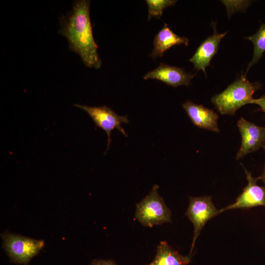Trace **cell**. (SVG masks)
<instances>
[{
  "label": "cell",
  "instance_id": "1",
  "mask_svg": "<svg viewBox=\"0 0 265 265\" xmlns=\"http://www.w3.org/2000/svg\"><path fill=\"white\" fill-rule=\"evenodd\" d=\"M90 0L74 2L71 11L61 22L60 34L67 40L70 50L88 67L100 69L102 61L94 39L90 17Z\"/></svg>",
  "mask_w": 265,
  "mask_h": 265
},
{
  "label": "cell",
  "instance_id": "2",
  "mask_svg": "<svg viewBox=\"0 0 265 265\" xmlns=\"http://www.w3.org/2000/svg\"><path fill=\"white\" fill-rule=\"evenodd\" d=\"M258 82H250L242 76L223 92L211 99V102L221 114L234 115L243 106L249 104L253 94L261 88Z\"/></svg>",
  "mask_w": 265,
  "mask_h": 265
},
{
  "label": "cell",
  "instance_id": "3",
  "mask_svg": "<svg viewBox=\"0 0 265 265\" xmlns=\"http://www.w3.org/2000/svg\"><path fill=\"white\" fill-rule=\"evenodd\" d=\"M159 188L158 185H154L149 193L136 205L135 218L144 227L172 222L171 211L159 195Z\"/></svg>",
  "mask_w": 265,
  "mask_h": 265
},
{
  "label": "cell",
  "instance_id": "4",
  "mask_svg": "<svg viewBox=\"0 0 265 265\" xmlns=\"http://www.w3.org/2000/svg\"><path fill=\"white\" fill-rule=\"evenodd\" d=\"M3 247L11 261L26 265L44 245L42 240H37L19 235L5 233L2 235Z\"/></svg>",
  "mask_w": 265,
  "mask_h": 265
},
{
  "label": "cell",
  "instance_id": "5",
  "mask_svg": "<svg viewBox=\"0 0 265 265\" xmlns=\"http://www.w3.org/2000/svg\"><path fill=\"white\" fill-rule=\"evenodd\" d=\"M219 213V210L214 206L212 196L189 197V205L186 215L194 226L193 237L189 254H192L196 240L207 222Z\"/></svg>",
  "mask_w": 265,
  "mask_h": 265
},
{
  "label": "cell",
  "instance_id": "6",
  "mask_svg": "<svg viewBox=\"0 0 265 265\" xmlns=\"http://www.w3.org/2000/svg\"><path fill=\"white\" fill-rule=\"evenodd\" d=\"M74 106L86 112L95 125L106 132L107 135V145L105 153L108 150L110 144V133L112 130L117 129L121 133L127 136L125 130L121 127L122 123L129 122L127 116L118 115L112 109L106 106H90L74 104Z\"/></svg>",
  "mask_w": 265,
  "mask_h": 265
},
{
  "label": "cell",
  "instance_id": "7",
  "mask_svg": "<svg viewBox=\"0 0 265 265\" xmlns=\"http://www.w3.org/2000/svg\"><path fill=\"white\" fill-rule=\"evenodd\" d=\"M237 126L241 136L240 149L236 155L239 159L265 146V127H260L241 117Z\"/></svg>",
  "mask_w": 265,
  "mask_h": 265
},
{
  "label": "cell",
  "instance_id": "8",
  "mask_svg": "<svg viewBox=\"0 0 265 265\" xmlns=\"http://www.w3.org/2000/svg\"><path fill=\"white\" fill-rule=\"evenodd\" d=\"M242 166L246 174L247 185L235 202L219 210L220 213L232 209H249L259 206L265 207V186L258 185V177H253L251 173Z\"/></svg>",
  "mask_w": 265,
  "mask_h": 265
},
{
  "label": "cell",
  "instance_id": "9",
  "mask_svg": "<svg viewBox=\"0 0 265 265\" xmlns=\"http://www.w3.org/2000/svg\"><path fill=\"white\" fill-rule=\"evenodd\" d=\"M194 76V74L187 73L181 68L161 63L157 68L147 72L143 79H156L168 85L178 87L188 86Z\"/></svg>",
  "mask_w": 265,
  "mask_h": 265
},
{
  "label": "cell",
  "instance_id": "10",
  "mask_svg": "<svg viewBox=\"0 0 265 265\" xmlns=\"http://www.w3.org/2000/svg\"><path fill=\"white\" fill-rule=\"evenodd\" d=\"M182 106L195 126L215 132H219L217 125L218 115L213 110L190 101L185 102Z\"/></svg>",
  "mask_w": 265,
  "mask_h": 265
},
{
  "label": "cell",
  "instance_id": "11",
  "mask_svg": "<svg viewBox=\"0 0 265 265\" xmlns=\"http://www.w3.org/2000/svg\"><path fill=\"white\" fill-rule=\"evenodd\" d=\"M214 26V32L207 38L199 46L193 55L189 59L194 68L202 70L206 74L205 69L210 65L212 57L217 53L220 42L227 32L219 33Z\"/></svg>",
  "mask_w": 265,
  "mask_h": 265
},
{
  "label": "cell",
  "instance_id": "12",
  "mask_svg": "<svg viewBox=\"0 0 265 265\" xmlns=\"http://www.w3.org/2000/svg\"><path fill=\"white\" fill-rule=\"evenodd\" d=\"M188 42V38L177 35L164 23L163 27L155 37L153 49L149 55L153 58L162 57L171 47L182 44L187 46Z\"/></svg>",
  "mask_w": 265,
  "mask_h": 265
},
{
  "label": "cell",
  "instance_id": "13",
  "mask_svg": "<svg viewBox=\"0 0 265 265\" xmlns=\"http://www.w3.org/2000/svg\"><path fill=\"white\" fill-rule=\"evenodd\" d=\"M192 257V254L182 255L167 242L161 241L157 246L154 260L147 265H187Z\"/></svg>",
  "mask_w": 265,
  "mask_h": 265
},
{
  "label": "cell",
  "instance_id": "14",
  "mask_svg": "<svg viewBox=\"0 0 265 265\" xmlns=\"http://www.w3.org/2000/svg\"><path fill=\"white\" fill-rule=\"evenodd\" d=\"M246 38L253 44L254 52L253 57L248 64L245 76L250 68L260 60L265 52V23L260 26L254 34Z\"/></svg>",
  "mask_w": 265,
  "mask_h": 265
},
{
  "label": "cell",
  "instance_id": "15",
  "mask_svg": "<svg viewBox=\"0 0 265 265\" xmlns=\"http://www.w3.org/2000/svg\"><path fill=\"white\" fill-rule=\"evenodd\" d=\"M148 9V20L152 18H160L163 10L175 4V0H146Z\"/></svg>",
  "mask_w": 265,
  "mask_h": 265
},
{
  "label": "cell",
  "instance_id": "16",
  "mask_svg": "<svg viewBox=\"0 0 265 265\" xmlns=\"http://www.w3.org/2000/svg\"><path fill=\"white\" fill-rule=\"evenodd\" d=\"M250 104L258 105L261 109L265 113V94L258 99H253Z\"/></svg>",
  "mask_w": 265,
  "mask_h": 265
},
{
  "label": "cell",
  "instance_id": "17",
  "mask_svg": "<svg viewBox=\"0 0 265 265\" xmlns=\"http://www.w3.org/2000/svg\"><path fill=\"white\" fill-rule=\"evenodd\" d=\"M91 265H116L115 262L112 260H94L91 263Z\"/></svg>",
  "mask_w": 265,
  "mask_h": 265
},
{
  "label": "cell",
  "instance_id": "18",
  "mask_svg": "<svg viewBox=\"0 0 265 265\" xmlns=\"http://www.w3.org/2000/svg\"><path fill=\"white\" fill-rule=\"evenodd\" d=\"M265 152V146L263 147ZM259 180H261L265 184V162L264 165V168L262 174L258 177Z\"/></svg>",
  "mask_w": 265,
  "mask_h": 265
}]
</instances>
